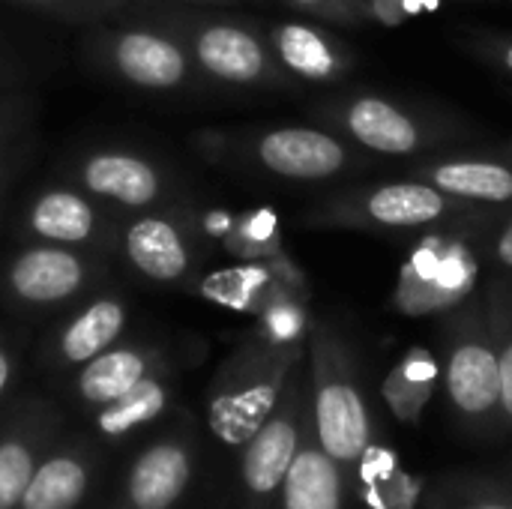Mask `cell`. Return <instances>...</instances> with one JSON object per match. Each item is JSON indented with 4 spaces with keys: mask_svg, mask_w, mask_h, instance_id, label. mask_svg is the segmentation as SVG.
<instances>
[{
    "mask_svg": "<svg viewBox=\"0 0 512 509\" xmlns=\"http://www.w3.org/2000/svg\"><path fill=\"white\" fill-rule=\"evenodd\" d=\"M189 144L207 165L303 186L357 177L375 159L327 126H207Z\"/></svg>",
    "mask_w": 512,
    "mask_h": 509,
    "instance_id": "1",
    "label": "cell"
},
{
    "mask_svg": "<svg viewBox=\"0 0 512 509\" xmlns=\"http://www.w3.org/2000/svg\"><path fill=\"white\" fill-rule=\"evenodd\" d=\"M123 15L150 21L183 42L195 66L213 87L228 90H294L297 81L276 63L267 30L246 15L219 12V6L147 3L138 0Z\"/></svg>",
    "mask_w": 512,
    "mask_h": 509,
    "instance_id": "2",
    "label": "cell"
},
{
    "mask_svg": "<svg viewBox=\"0 0 512 509\" xmlns=\"http://www.w3.org/2000/svg\"><path fill=\"white\" fill-rule=\"evenodd\" d=\"M441 339V384L453 420L468 438L495 441L507 435L504 426V384L501 360L477 291L462 306L438 318Z\"/></svg>",
    "mask_w": 512,
    "mask_h": 509,
    "instance_id": "3",
    "label": "cell"
},
{
    "mask_svg": "<svg viewBox=\"0 0 512 509\" xmlns=\"http://www.w3.org/2000/svg\"><path fill=\"white\" fill-rule=\"evenodd\" d=\"M306 372L312 435L321 450L348 471L378 438V426L363 390L357 351L333 321H312Z\"/></svg>",
    "mask_w": 512,
    "mask_h": 509,
    "instance_id": "4",
    "label": "cell"
},
{
    "mask_svg": "<svg viewBox=\"0 0 512 509\" xmlns=\"http://www.w3.org/2000/svg\"><path fill=\"white\" fill-rule=\"evenodd\" d=\"M480 210V204L450 198L441 189L405 174L396 180L336 186L300 213V225L315 231L420 234L435 225L468 222Z\"/></svg>",
    "mask_w": 512,
    "mask_h": 509,
    "instance_id": "5",
    "label": "cell"
},
{
    "mask_svg": "<svg viewBox=\"0 0 512 509\" xmlns=\"http://www.w3.org/2000/svg\"><path fill=\"white\" fill-rule=\"evenodd\" d=\"M312 117L372 156L390 159H423L447 144L471 135L459 120H450L423 105L393 99L378 90H345L315 102Z\"/></svg>",
    "mask_w": 512,
    "mask_h": 509,
    "instance_id": "6",
    "label": "cell"
},
{
    "mask_svg": "<svg viewBox=\"0 0 512 509\" xmlns=\"http://www.w3.org/2000/svg\"><path fill=\"white\" fill-rule=\"evenodd\" d=\"M303 360L306 348H282L249 330L210 381L207 426L213 438L228 450H240L270 417Z\"/></svg>",
    "mask_w": 512,
    "mask_h": 509,
    "instance_id": "7",
    "label": "cell"
},
{
    "mask_svg": "<svg viewBox=\"0 0 512 509\" xmlns=\"http://www.w3.org/2000/svg\"><path fill=\"white\" fill-rule=\"evenodd\" d=\"M81 51L90 66L135 90L168 96H198L213 90L177 36L132 15L87 24Z\"/></svg>",
    "mask_w": 512,
    "mask_h": 509,
    "instance_id": "8",
    "label": "cell"
},
{
    "mask_svg": "<svg viewBox=\"0 0 512 509\" xmlns=\"http://www.w3.org/2000/svg\"><path fill=\"white\" fill-rule=\"evenodd\" d=\"M468 222L420 231L390 294V309L396 315L441 318L480 291L483 264L471 243Z\"/></svg>",
    "mask_w": 512,
    "mask_h": 509,
    "instance_id": "9",
    "label": "cell"
},
{
    "mask_svg": "<svg viewBox=\"0 0 512 509\" xmlns=\"http://www.w3.org/2000/svg\"><path fill=\"white\" fill-rule=\"evenodd\" d=\"M57 177L84 189L90 198L117 210L120 216L192 201L183 171L156 153L123 144L84 147L60 165Z\"/></svg>",
    "mask_w": 512,
    "mask_h": 509,
    "instance_id": "10",
    "label": "cell"
},
{
    "mask_svg": "<svg viewBox=\"0 0 512 509\" xmlns=\"http://www.w3.org/2000/svg\"><path fill=\"white\" fill-rule=\"evenodd\" d=\"M111 264V258L84 249L21 243L0 264V303L18 318L63 315L111 279Z\"/></svg>",
    "mask_w": 512,
    "mask_h": 509,
    "instance_id": "11",
    "label": "cell"
},
{
    "mask_svg": "<svg viewBox=\"0 0 512 509\" xmlns=\"http://www.w3.org/2000/svg\"><path fill=\"white\" fill-rule=\"evenodd\" d=\"M117 258L144 282L189 288L204 270L207 237L192 201L120 216Z\"/></svg>",
    "mask_w": 512,
    "mask_h": 509,
    "instance_id": "12",
    "label": "cell"
},
{
    "mask_svg": "<svg viewBox=\"0 0 512 509\" xmlns=\"http://www.w3.org/2000/svg\"><path fill=\"white\" fill-rule=\"evenodd\" d=\"M312 426L309 417V372L306 360L288 378L270 417L240 447V492L246 509H273L279 486Z\"/></svg>",
    "mask_w": 512,
    "mask_h": 509,
    "instance_id": "13",
    "label": "cell"
},
{
    "mask_svg": "<svg viewBox=\"0 0 512 509\" xmlns=\"http://www.w3.org/2000/svg\"><path fill=\"white\" fill-rule=\"evenodd\" d=\"M120 213L90 198L84 189L54 177L24 201L15 234L24 243H51L105 255L117 261Z\"/></svg>",
    "mask_w": 512,
    "mask_h": 509,
    "instance_id": "14",
    "label": "cell"
},
{
    "mask_svg": "<svg viewBox=\"0 0 512 509\" xmlns=\"http://www.w3.org/2000/svg\"><path fill=\"white\" fill-rule=\"evenodd\" d=\"M132 321V300L123 288L102 282L84 300L69 306L39 348V366L48 372H75L111 345Z\"/></svg>",
    "mask_w": 512,
    "mask_h": 509,
    "instance_id": "15",
    "label": "cell"
},
{
    "mask_svg": "<svg viewBox=\"0 0 512 509\" xmlns=\"http://www.w3.org/2000/svg\"><path fill=\"white\" fill-rule=\"evenodd\" d=\"M405 174L468 204H480V207H510L512 204L510 156L471 153V150L450 147L423 159H411Z\"/></svg>",
    "mask_w": 512,
    "mask_h": 509,
    "instance_id": "16",
    "label": "cell"
},
{
    "mask_svg": "<svg viewBox=\"0 0 512 509\" xmlns=\"http://www.w3.org/2000/svg\"><path fill=\"white\" fill-rule=\"evenodd\" d=\"M192 294L246 315H258L273 297L294 291L309 297V282L288 252L270 261H237L234 267L198 273L189 285Z\"/></svg>",
    "mask_w": 512,
    "mask_h": 509,
    "instance_id": "17",
    "label": "cell"
},
{
    "mask_svg": "<svg viewBox=\"0 0 512 509\" xmlns=\"http://www.w3.org/2000/svg\"><path fill=\"white\" fill-rule=\"evenodd\" d=\"M168 369H174V360L165 342L120 339L117 345H111L108 351H102L99 357L75 369L69 393L81 408L96 411L120 399L123 393H129L144 378L156 372H168Z\"/></svg>",
    "mask_w": 512,
    "mask_h": 509,
    "instance_id": "18",
    "label": "cell"
},
{
    "mask_svg": "<svg viewBox=\"0 0 512 509\" xmlns=\"http://www.w3.org/2000/svg\"><path fill=\"white\" fill-rule=\"evenodd\" d=\"M195 441L186 432H168L150 441L123 477V501L129 509H174L195 480Z\"/></svg>",
    "mask_w": 512,
    "mask_h": 509,
    "instance_id": "19",
    "label": "cell"
},
{
    "mask_svg": "<svg viewBox=\"0 0 512 509\" xmlns=\"http://www.w3.org/2000/svg\"><path fill=\"white\" fill-rule=\"evenodd\" d=\"M264 30L276 63L297 84H339L357 66L354 51L321 24L273 21L264 24Z\"/></svg>",
    "mask_w": 512,
    "mask_h": 509,
    "instance_id": "20",
    "label": "cell"
},
{
    "mask_svg": "<svg viewBox=\"0 0 512 509\" xmlns=\"http://www.w3.org/2000/svg\"><path fill=\"white\" fill-rule=\"evenodd\" d=\"M60 429V414L42 402L30 399L9 414L0 429V509H18V501L48 453Z\"/></svg>",
    "mask_w": 512,
    "mask_h": 509,
    "instance_id": "21",
    "label": "cell"
},
{
    "mask_svg": "<svg viewBox=\"0 0 512 509\" xmlns=\"http://www.w3.org/2000/svg\"><path fill=\"white\" fill-rule=\"evenodd\" d=\"M348 480L351 498L363 509H420L429 492V477L405 468L399 453L381 438L348 468Z\"/></svg>",
    "mask_w": 512,
    "mask_h": 509,
    "instance_id": "22",
    "label": "cell"
},
{
    "mask_svg": "<svg viewBox=\"0 0 512 509\" xmlns=\"http://www.w3.org/2000/svg\"><path fill=\"white\" fill-rule=\"evenodd\" d=\"M93 459V447L84 438L48 447L18 501V509H78L93 486Z\"/></svg>",
    "mask_w": 512,
    "mask_h": 509,
    "instance_id": "23",
    "label": "cell"
},
{
    "mask_svg": "<svg viewBox=\"0 0 512 509\" xmlns=\"http://www.w3.org/2000/svg\"><path fill=\"white\" fill-rule=\"evenodd\" d=\"M351 480L348 471L321 450L312 426L279 486L273 509H348Z\"/></svg>",
    "mask_w": 512,
    "mask_h": 509,
    "instance_id": "24",
    "label": "cell"
},
{
    "mask_svg": "<svg viewBox=\"0 0 512 509\" xmlns=\"http://www.w3.org/2000/svg\"><path fill=\"white\" fill-rule=\"evenodd\" d=\"M174 399H177L174 369L156 372V375L144 378L141 384H135L120 399L90 411V423L102 441H123V438L159 423L174 408Z\"/></svg>",
    "mask_w": 512,
    "mask_h": 509,
    "instance_id": "25",
    "label": "cell"
},
{
    "mask_svg": "<svg viewBox=\"0 0 512 509\" xmlns=\"http://www.w3.org/2000/svg\"><path fill=\"white\" fill-rule=\"evenodd\" d=\"M441 387V363L426 345L408 348L381 381V399L402 426H417Z\"/></svg>",
    "mask_w": 512,
    "mask_h": 509,
    "instance_id": "26",
    "label": "cell"
},
{
    "mask_svg": "<svg viewBox=\"0 0 512 509\" xmlns=\"http://www.w3.org/2000/svg\"><path fill=\"white\" fill-rule=\"evenodd\" d=\"M426 509H512V480L453 474L426 492Z\"/></svg>",
    "mask_w": 512,
    "mask_h": 509,
    "instance_id": "27",
    "label": "cell"
},
{
    "mask_svg": "<svg viewBox=\"0 0 512 509\" xmlns=\"http://www.w3.org/2000/svg\"><path fill=\"white\" fill-rule=\"evenodd\" d=\"M219 243L234 261H270L285 252L279 216L267 207L231 216V225L225 228Z\"/></svg>",
    "mask_w": 512,
    "mask_h": 509,
    "instance_id": "28",
    "label": "cell"
},
{
    "mask_svg": "<svg viewBox=\"0 0 512 509\" xmlns=\"http://www.w3.org/2000/svg\"><path fill=\"white\" fill-rule=\"evenodd\" d=\"M480 294H483L492 336L498 345L501 384H504V426H507V435H512V276L510 273H486L480 282Z\"/></svg>",
    "mask_w": 512,
    "mask_h": 509,
    "instance_id": "29",
    "label": "cell"
},
{
    "mask_svg": "<svg viewBox=\"0 0 512 509\" xmlns=\"http://www.w3.org/2000/svg\"><path fill=\"white\" fill-rule=\"evenodd\" d=\"M468 234L486 273H510L512 276V204L510 207H483L468 222Z\"/></svg>",
    "mask_w": 512,
    "mask_h": 509,
    "instance_id": "30",
    "label": "cell"
},
{
    "mask_svg": "<svg viewBox=\"0 0 512 509\" xmlns=\"http://www.w3.org/2000/svg\"><path fill=\"white\" fill-rule=\"evenodd\" d=\"M12 3L87 27V24H99V21L120 18L138 0H12Z\"/></svg>",
    "mask_w": 512,
    "mask_h": 509,
    "instance_id": "31",
    "label": "cell"
},
{
    "mask_svg": "<svg viewBox=\"0 0 512 509\" xmlns=\"http://www.w3.org/2000/svg\"><path fill=\"white\" fill-rule=\"evenodd\" d=\"M39 114V99L24 90H3L0 93V153L33 132Z\"/></svg>",
    "mask_w": 512,
    "mask_h": 509,
    "instance_id": "32",
    "label": "cell"
},
{
    "mask_svg": "<svg viewBox=\"0 0 512 509\" xmlns=\"http://www.w3.org/2000/svg\"><path fill=\"white\" fill-rule=\"evenodd\" d=\"M288 6L336 27H363V0H285Z\"/></svg>",
    "mask_w": 512,
    "mask_h": 509,
    "instance_id": "33",
    "label": "cell"
},
{
    "mask_svg": "<svg viewBox=\"0 0 512 509\" xmlns=\"http://www.w3.org/2000/svg\"><path fill=\"white\" fill-rule=\"evenodd\" d=\"M423 9L426 0H363L366 24H378V27H402Z\"/></svg>",
    "mask_w": 512,
    "mask_h": 509,
    "instance_id": "34",
    "label": "cell"
},
{
    "mask_svg": "<svg viewBox=\"0 0 512 509\" xmlns=\"http://www.w3.org/2000/svg\"><path fill=\"white\" fill-rule=\"evenodd\" d=\"M24 345H27V333H21L15 327H0V399L12 390V384L21 372Z\"/></svg>",
    "mask_w": 512,
    "mask_h": 509,
    "instance_id": "35",
    "label": "cell"
},
{
    "mask_svg": "<svg viewBox=\"0 0 512 509\" xmlns=\"http://www.w3.org/2000/svg\"><path fill=\"white\" fill-rule=\"evenodd\" d=\"M465 45L480 60H486V63L498 66L501 72L512 75V36H501V33H468L465 36Z\"/></svg>",
    "mask_w": 512,
    "mask_h": 509,
    "instance_id": "36",
    "label": "cell"
},
{
    "mask_svg": "<svg viewBox=\"0 0 512 509\" xmlns=\"http://www.w3.org/2000/svg\"><path fill=\"white\" fill-rule=\"evenodd\" d=\"M30 150H33V132H27L24 138H18L15 144H9L0 153V210L9 201V192H12V186H15L27 156H30Z\"/></svg>",
    "mask_w": 512,
    "mask_h": 509,
    "instance_id": "37",
    "label": "cell"
},
{
    "mask_svg": "<svg viewBox=\"0 0 512 509\" xmlns=\"http://www.w3.org/2000/svg\"><path fill=\"white\" fill-rule=\"evenodd\" d=\"M27 81V66L18 60L15 51L0 45V93L3 90H21Z\"/></svg>",
    "mask_w": 512,
    "mask_h": 509,
    "instance_id": "38",
    "label": "cell"
},
{
    "mask_svg": "<svg viewBox=\"0 0 512 509\" xmlns=\"http://www.w3.org/2000/svg\"><path fill=\"white\" fill-rule=\"evenodd\" d=\"M168 3H189V6H219V9H234L243 0H168Z\"/></svg>",
    "mask_w": 512,
    "mask_h": 509,
    "instance_id": "39",
    "label": "cell"
},
{
    "mask_svg": "<svg viewBox=\"0 0 512 509\" xmlns=\"http://www.w3.org/2000/svg\"><path fill=\"white\" fill-rule=\"evenodd\" d=\"M252 3H267V0H252Z\"/></svg>",
    "mask_w": 512,
    "mask_h": 509,
    "instance_id": "40",
    "label": "cell"
}]
</instances>
